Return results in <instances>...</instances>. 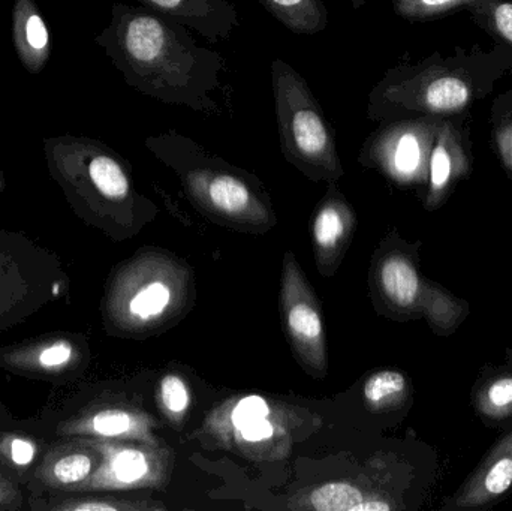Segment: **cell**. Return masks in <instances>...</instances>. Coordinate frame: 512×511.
Here are the masks:
<instances>
[{"label":"cell","mask_w":512,"mask_h":511,"mask_svg":"<svg viewBox=\"0 0 512 511\" xmlns=\"http://www.w3.org/2000/svg\"><path fill=\"white\" fill-rule=\"evenodd\" d=\"M95 44L110 57L126 84L162 104L218 114L225 59L195 41L188 27L144 6L116 2Z\"/></svg>","instance_id":"6da1fadb"},{"label":"cell","mask_w":512,"mask_h":511,"mask_svg":"<svg viewBox=\"0 0 512 511\" xmlns=\"http://www.w3.org/2000/svg\"><path fill=\"white\" fill-rule=\"evenodd\" d=\"M512 68V50L492 53L457 50L451 56L435 53L418 63H403L385 72L367 102L372 122L439 117L454 119L486 98L496 81Z\"/></svg>","instance_id":"7a4b0ae2"},{"label":"cell","mask_w":512,"mask_h":511,"mask_svg":"<svg viewBox=\"0 0 512 511\" xmlns=\"http://www.w3.org/2000/svg\"><path fill=\"white\" fill-rule=\"evenodd\" d=\"M42 149L51 179L81 218H119L140 204L128 161L108 144L62 134L44 138Z\"/></svg>","instance_id":"3957f363"},{"label":"cell","mask_w":512,"mask_h":511,"mask_svg":"<svg viewBox=\"0 0 512 511\" xmlns=\"http://www.w3.org/2000/svg\"><path fill=\"white\" fill-rule=\"evenodd\" d=\"M146 147L179 174L195 204L233 222H256L268 210L255 177L204 149L188 135L168 129L146 138Z\"/></svg>","instance_id":"277c9868"},{"label":"cell","mask_w":512,"mask_h":511,"mask_svg":"<svg viewBox=\"0 0 512 511\" xmlns=\"http://www.w3.org/2000/svg\"><path fill=\"white\" fill-rule=\"evenodd\" d=\"M280 150L289 164L315 182L343 176L336 135L306 78L283 59L271 63Z\"/></svg>","instance_id":"5b68a950"},{"label":"cell","mask_w":512,"mask_h":511,"mask_svg":"<svg viewBox=\"0 0 512 511\" xmlns=\"http://www.w3.org/2000/svg\"><path fill=\"white\" fill-rule=\"evenodd\" d=\"M439 117L382 122L361 146L358 161L399 186H426Z\"/></svg>","instance_id":"8992f818"},{"label":"cell","mask_w":512,"mask_h":511,"mask_svg":"<svg viewBox=\"0 0 512 511\" xmlns=\"http://www.w3.org/2000/svg\"><path fill=\"white\" fill-rule=\"evenodd\" d=\"M282 314L286 335L301 365L313 375L324 378L327 374L325 362V333L321 311L315 294L307 285L294 254L288 252L283 264Z\"/></svg>","instance_id":"52a82bcc"},{"label":"cell","mask_w":512,"mask_h":511,"mask_svg":"<svg viewBox=\"0 0 512 511\" xmlns=\"http://www.w3.org/2000/svg\"><path fill=\"white\" fill-rule=\"evenodd\" d=\"M420 243L391 237L376 263L375 281L381 305L400 321L423 318L430 279L420 272Z\"/></svg>","instance_id":"ba28073f"},{"label":"cell","mask_w":512,"mask_h":511,"mask_svg":"<svg viewBox=\"0 0 512 511\" xmlns=\"http://www.w3.org/2000/svg\"><path fill=\"white\" fill-rule=\"evenodd\" d=\"M512 489V423L487 450L462 485L445 498L444 511H486Z\"/></svg>","instance_id":"9c48e42d"},{"label":"cell","mask_w":512,"mask_h":511,"mask_svg":"<svg viewBox=\"0 0 512 511\" xmlns=\"http://www.w3.org/2000/svg\"><path fill=\"white\" fill-rule=\"evenodd\" d=\"M83 345L65 335L42 336L0 350V366L45 381L71 378L84 365Z\"/></svg>","instance_id":"30bf717a"},{"label":"cell","mask_w":512,"mask_h":511,"mask_svg":"<svg viewBox=\"0 0 512 511\" xmlns=\"http://www.w3.org/2000/svg\"><path fill=\"white\" fill-rule=\"evenodd\" d=\"M472 170L471 144L454 119L439 120L429 161V180L424 207L429 212L441 209L462 180Z\"/></svg>","instance_id":"8fae6325"},{"label":"cell","mask_w":512,"mask_h":511,"mask_svg":"<svg viewBox=\"0 0 512 511\" xmlns=\"http://www.w3.org/2000/svg\"><path fill=\"white\" fill-rule=\"evenodd\" d=\"M101 452V464L74 492L123 491L153 485L158 474L155 453L143 447L111 440H93Z\"/></svg>","instance_id":"7c38bea8"},{"label":"cell","mask_w":512,"mask_h":511,"mask_svg":"<svg viewBox=\"0 0 512 511\" xmlns=\"http://www.w3.org/2000/svg\"><path fill=\"white\" fill-rule=\"evenodd\" d=\"M45 453L33 471V485L42 492L71 494L101 464L102 455L89 438H63Z\"/></svg>","instance_id":"4fadbf2b"},{"label":"cell","mask_w":512,"mask_h":511,"mask_svg":"<svg viewBox=\"0 0 512 511\" xmlns=\"http://www.w3.org/2000/svg\"><path fill=\"white\" fill-rule=\"evenodd\" d=\"M141 6L176 21L203 36L206 41H227L240 20L231 0H138Z\"/></svg>","instance_id":"5bb4252c"},{"label":"cell","mask_w":512,"mask_h":511,"mask_svg":"<svg viewBox=\"0 0 512 511\" xmlns=\"http://www.w3.org/2000/svg\"><path fill=\"white\" fill-rule=\"evenodd\" d=\"M173 302V290L164 281L131 284L117 279L108 294V314L119 324L149 323L161 317Z\"/></svg>","instance_id":"9a60e30c"},{"label":"cell","mask_w":512,"mask_h":511,"mask_svg":"<svg viewBox=\"0 0 512 511\" xmlns=\"http://www.w3.org/2000/svg\"><path fill=\"white\" fill-rule=\"evenodd\" d=\"M471 405L487 429L508 428L512 423V365L486 363L472 386Z\"/></svg>","instance_id":"2e32d148"},{"label":"cell","mask_w":512,"mask_h":511,"mask_svg":"<svg viewBox=\"0 0 512 511\" xmlns=\"http://www.w3.org/2000/svg\"><path fill=\"white\" fill-rule=\"evenodd\" d=\"M11 38L21 65L29 74H41L50 60L51 39L36 0H14Z\"/></svg>","instance_id":"e0dca14e"},{"label":"cell","mask_w":512,"mask_h":511,"mask_svg":"<svg viewBox=\"0 0 512 511\" xmlns=\"http://www.w3.org/2000/svg\"><path fill=\"white\" fill-rule=\"evenodd\" d=\"M146 429L143 417L120 407L93 408L74 419L62 422L57 434L63 438H89V440H131L140 437Z\"/></svg>","instance_id":"ac0fdd59"},{"label":"cell","mask_w":512,"mask_h":511,"mask_svg":"<svg viewBox=\"0 0 512 511\" xmlns=\"http://www.w3.org/2000/svg\"><path fill=\"white\" fill-rule=\"evenodd\" d=\"M354 225V210L346 203L336 183H331L312 224L313 243L319 260L342 257V249L351 237Z\"/></svg>","instance_id":"d6986e66"},{"label":"cell","mask_w":512,"mask_h":511,"mask_svg":"<svg viewBox=\"0 0 512 511\" xmlns=\"http://www.w3.org/2000/svg\"><path fill=\"white\" fill-rule=\"evenodd\" d=\"M363 398L375 413H403L412 405L414 389L403 372L384 369L367 378Z\"/></svg>","instance_id":"ffe728a7"},{"label":"cell","mask_w":512,"mask_h":511,"mask_svg":"<svg viewBox=\"0 0 512 511\" xmlns=\"http://www.w3.org/2000/svg\"><path fill=\"white\" fill-rule=\"evenodd\" d=\"M471 315V303L451 293L444 285L430 282L423 318L435 335H454Z\"/></svg>","instance_id":"44dd1931"},{"label":"cell","mask_w":512,"mask_h":511,"mask_svg":"<svg viewBox=\"0 0 512 511\" xmlns=\"http://www.w3.org/2000/svg\"><path fill=\"white\" fill-rule=\"evenodd\" d=\"M268 14L297 35H316L328 26V9L322 0H258Z\"/></svg>","instance_id":"7402d4cb"},{"label":"cell","mask_w":512,"mask_h":511,"mask_svg":"<svg viewBox=\"0 0 512 511\" xmlns=\"http://www.w3.org/2000/svg\"><path fill=\"white\" fill-rule=\"evenodd\" d=\"M41 504H30L32 509L44 511H129L155 509L144 503L120 498L75 497L66 492H47V498H36Z\"/></svg>","instance_id":"603a6c76"},{"label":"cell","mask_w":512,"mask_h":511,"mask_svg":"<svg viewBox=\"0 0 512 511\" xmlns=\"http://www.w3.org/2000/svg\"><path fill=\"white\" fill-rule=\"evenodd\" d=\"M463 9L480 29L512 50V0H483Z\"/></svg>","instance_id":"cb8c5ba5"},{"label":"cell","mask_w":512,"mask_h":511,"mask_svg":"<svg viewBox=\"0 0 512 511\" xmlns=\"http://www.w3.org/2000/svg\"><path fill=\"white\" fill-rule=\"evenodd\" d=\"M39 447L36 440L23 434H0V467L11 474L23 476L38 461Z\"/></svg>","instance_id":"d4e9b609"},{"label":"cell","mask_w":512,"mask_h":511,"mask_svg":"<svg viewBox=\"0 0 512 511\" xmlns=\"http://www.w3.org/2000/svg\"><path fill=\"white\" fill-rule=\"evenodd\" d=\"M483 0H391L394 12L408 21H430Z\"/></svg>","instance_id":"484cf974"},{"label":"cell","mask_w":512,"mask_h":511,"mask_svg":"<svg viewBox=\"0 0 512 511\" xmlns=\"http://www.w3.org/2000/svg\"><path fill=\"white\" fill-rule=\"evenodd\" d=\"M366 498L349 483H328L310 494L309 507L318 511H352Z\"/></svg>","instance_id":"4316f807"},{"label":"cell","mask_w":512,"mask_h":511,"mask_svg":"<svg viewBox=\"0 0 512 511\" xmlns=\"http://www.w3.org/2000/svg\"><path fill=\"white\" fill-rule=\"evenodd\" d=\"M493 141L501 164L512 179V90L493 104Z\"/></svg>","instance_id":"83f0119b"},{"label":"cell","mask_w":512,"mask_h":511,"mask_svg":"<svg viewBox=\"0 0 512 511\" xmlns=\"http://www.w3.org/2000/svg\"><path fill=\"white\" fill-rule=\"evenodd\" d=\"M23 279L11 258L0 251V318L11 305H18L23 299Z\"/></svg>","instance_id":"f1b7e54d"},{"label":"cell","mask_w":512,"mask_h":511,"mask_svg":"<svg viewBox=\"0 0 512 511\" xmlns=\"http://www.w3.org/2000/svg\"><path fill=\"white\" fill-rule=\"evenodd\" d=\"M159 395H161L162 407L171 417L183 416L191 404V393H189L188 386L177 375H167L162 380Z\"/></svg>","instance_id":"f546056e"},{"label":"cell","mask_w":512,"mask_h":511,"mask_svg":"<svg viewBox=\"0 0 512 511\" xmlns=\"http://www.w3.org/2000/svg\"><path fill=\"white\" fill-rule=\"evenodd\" d=\"M268 416H270V407H268L267 401L261 396L254 395L242 399L234 407L233 413H231V422L237 429L249 425V423L258 422V420L268 419Z\"/></svg>","instance_id":"4dcf8cb0"},{"label":"cell","mask_w":512,"mask_h":511,"mask_svg":"<svg viewBox=\"0 0 512 511\" xmlns=\"http://www.w3.org/2000/svg\"><path fill=\"white\" fill-rule=\"evenodd\" d=\"M274 428L268 419L258 420L236 429L237 440L242 443L258 444L270 440L273 437Z\"/></svg>","instance_id":"1f68e13d"},{"label":"cell","mask_w":512,"mask_h":511,"mask_svg":"<svg viewBox=\"0 0 512 511\" xmlns=\"http://www.w3.org/2000/svg\"><path fill=\"white\" fill-rule=\"evenodd\" d=\"M24 506V497L14 482L0 473V511H20Z\"/></svg>","instance_id":"d6a6232c"},{"label":"cell","mask_w":512,"mask_h":511,"mask_svg":"<svg viewBox=\"0 0 512 511\" xmlns=\"http://www.w3.org/2000/svg\"><path fill=\"white\" fill-rule=\"evenodd\" d=\"M504 362L508 363V365H512V348H507V350H505Z\"/></svg>","instance_id":"836d02e7"},{"label":"cell","mask_w":512,"mask_h":511,"mask_svg":"<svg viewBox=\"0 0 512 511\" xmlns=\"http://www.w3.org/2000/svg\"><path fill=\"white\" fill-rule=\"evenodd\" d=\"M5 186H6L5 177H3V173H2V171H0V192L5 191Z\"/></svg>","instance_id":"e575fe53"}]
</instances>
